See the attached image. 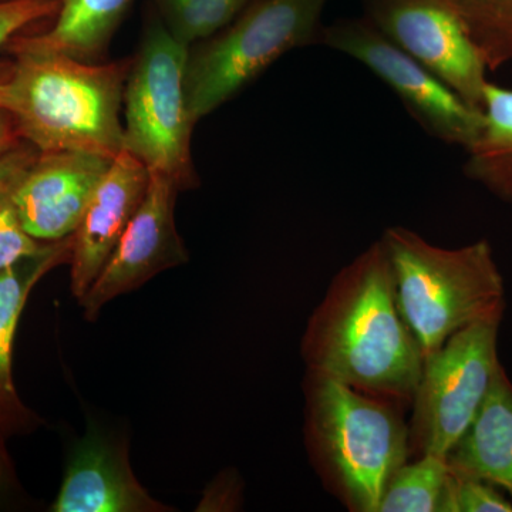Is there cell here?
<instances>
[{
    "instance_id": "1",
    "label": "cell",
    "mask_w": 512,
    "mask_h": 512,
    "mask_svg": "<svg viewBox=\"0 0 512 512\" xmlns=\"http://www.w3.org/2000/svg\"><path fill=\"white\" fill-rule=\"evenodd\" d=\"M308 372L412 406L424 356L394 295L382 239L333 278L302 338Z\"/></svg>"
},
{
    "instance_id": "2",
    "label": "cell",
    "mask_w": 512,
    "mask_h": 512,
    "mask_svg": "<svg viewBox=\"0 0 512 512\" xmlns=\"http://www.w3.org/2000/svg\"><path fill=\"white\" fill-rule=\"evenodd\" d=\"M0 62V109L40 153L79 151L114 160L123 151L120 109L133 57L84 63L19 52Z\"/></svg>"
},
{
    "instance_id": "3",
    "label": "cell",
    "mask_w": 512,
    "mask_h": 512,
    "mask_svg": "<svg viewBox=\"0 0 512 512\" xmlns=\"http://www.w3.org/2000/svg\"><path fill=\"white\" fill-rule=\"evenodd\" d=\"M305 443L326 488L352 512H377L410 460L407 407L306 370Z\"/></svg>"
},
{
    "instance_id": "4",
    "label": "cell",
    "mask_w": 512,
    "mask_h": 512,
    "mask_svg": "<svg viewBox=\"0 0 512 512\" xmlns=\"http://www.w3.org/2000/svg\"><path fill=\"white\" fill-rule=\"evenodd\" d=\"M382 242L397 306L424 359L458 330L503 320L504 279L488 242L440 248L403 227L387 229Z\"/></svg>"
},
{
    "instance_id": "5",
    "label": "cell",
    "mask_w": 512,
    "mask_h": 512,
    "mask_svg": "<svg viewBox=\"0 0 512 512\" xmlns=\"http://www.w3.org/2000/svg\"><path fill=\"white\" fill-rule=\"evenodd\" d=\"M328 0H255L234 22L188 49L185 97L198 123L293 49L320 37Z\"/></svg>"
},
{
    "instance_id": "6",
    "label": "cell",
    "mask_w": 512,
    "mask_h": 512,
    "mask_svg": "<svg viewBox=\"0 0 512 512\" xmlns=\"http://www.w3.org/2000/svg\"><path fill=\"white\" fill-rule=\"evenodd\" d=\"M188 49L153 18L133 57L124 87L123 151L148 170L170 177L181 190L198 184L191 156L195 121L185 97Z\"/></svg>"
},
{
    "instance_id": "7",
    "label": "cell",
    "mask_w": 512,
    "mask_h": 512,
    "mask_svg": "<svg viewBox=\"0 0 512 512\" xmlns=\"http://www.w3.org/2000/svg\"><path fill=\"white\" fill-rule=\"evenodd\" d=\"M500 320H484L458 330L424 359L409 421L410 458H446L466 433L501 365Z\"/></svg>"
},
{
    "instance_id": "8",
    "label": "cell",
    "mask_w": 512,
    "mask_h": 512,
    "mask_svg": "<svg viewBox=\"0 0 512 512\" xmlns=\"http://www.w3.org/2000/svg\"><path fill=\"white\" fill-rule=\"evenodd\" d=\"M320 37L325 45L372 70L430 134L467 148L476 143L484 126L483 110L458 96L375 25L340 23L323 30Z\"/></svg>"
},
{
    "instance_id": "9",
    "label": "cell",
    "mask_w": 512,
    "mask_h": 512,
    "mask_svg": "<svg viewBox=\"0 0 512 512\" xmlns=\"http://www.w3.org/2000/svg\"><path fill=\"white\" fill-rule=\"evenodd\" d=\"M372 19L384 36L481 109L487 59L453 0H373Z\"/></svg>"
},
{
    "instance_id": "10",
    "label": "cell",
    "mask_w": 512,
    "mask_h": 512,
    "mask_svg": "<svg viewBox=\"0 0 512 512\" xmlns=\"http://www.w3.org/2000/svg\"><path fill=\"white\" fill-rule=\"evenodd\" d=\"M178 191L170 177L150 171L140 208L99 278L79 301L86 319H96L107 303L140 288L165 269L187 264L190 256L175 227Z\"/></svg>"
},
{
    "instance_id": "11",
    "label": "cell",
    "mask_w": 512,
    "mask_h": 512,
    "mask_svg": "<svg viewBox=\"0 0 512 512\" xmlns=\"http://www.w3.org/2000/svg\"><path fill=\"white\" fill-rule=\"evenodd\" d=\"M111 163L79 151L40 153L10 191L26 232L42 242L73 235Z\"/></svg>"
},
{
    "instance_id": "12",
    "label": "cell",
    "mask_w": 512,
    "mask_h": 512,
    "mask_svg": "<svg viewBox=\"0 0 512 512\" xmlns=\"http://www.w3.org/2000/svg\"><path fill=\"white\" fill-rule=\"evenodd\" d=\"M150 170L121 151L114 158L73 234L70 278L77 301L99 278L146 195Z\"/></svg>"
},
{
    "instance_id": "13",
    "label": "cell",
    "mask_w": 512,
    "mask_h": 512,
    "mask_svg": "<svg viewBox=\"0 0 512 512\" xmlns=\"http://www.w3.org/2000/svg\"><path fill=\"white\" fill-rule=\"evenodd\" d=\"M50 510L55 512H167L131 471L127 453L110 441L84 437L64 474Z\"/></svg>"
},
{
    "instance_id": "14",
    "label": "cell",
    "mask_w": 512,
    "mask_h": 512,
    "mask_svg": "<svg viewBox=\"0 0 512 512\" xmlns=\"http://www.w3.org/2000/svg\"><path fill=\"white\" fill-rule=\"evenodd\" d=\"M73 235L49 242L39 254L0 271V431L26 433L39 423L19 399L12 375V350L23 308L37 282L56 266L70 264Z\"/></svg>"
},
{
    "instance_id": "15",
    "label": "cell",
    "mask_w": 512,
    "mask_h": 512,
    "mask_svg": "<svg viewBox=\"0 0 512 512\" xmlns=\"http://www.w3.org/2000/svg\"><path fill=\"white\" fill-rule=\"evenodd\" d=\"M133 0H62L52 28L35 35H18L3 46L13 53H49L84 63H103L111 40Z\"/></svg>"
},
{
    "instance_id": "16",
    "label": "cell",
    "mask_w": 512,
    "mask_h": 512,
    "mask_svg": "<svg viewBox=\"0 0 512 512\" xmlns=\"http://www.w3.org/2000/svg\"><path fill=\"white\" fill-rule=\"evenodd\" d=\"M446 461L453 473L480 478L512 497V383L504 367Z\"/></svg>"
},
{
    "instance_id": "17",
    "label": "cell",
    "mask_w": 512,
    "mask_h": 512,
    "mask_svg": "<svg viewBox=\"0 0 512 512\" xmlns=\"http://www.w3.org/2000/svg\"><path fill=\"white\" fill-rule=\"evenodd\" d=\"M484 126L470 150L471 171L501 194L512 197V90L485 84Z\"/></svg>"
},
{
    "instance_id": "18",
    "label": "cell",
    "mask_w": 512,
    "mask_h": 512,
    "mask_svg": "<svg viewBox=\"0 0 512 512\" xmlns=\"http://www.w3.org/2000/svg\"><path fill=\"white\" fill-rule=\"evenodd\" d=\"M448 473L444 457L410 458L390 477L377 512H439Z\"/></svg>"
},
{
    "instance_id": "19",
    "label": "cell",
    "mask_w": 512,
    "mask_h": 512,
    "mask_svg": "<svg viewBox=\"0 0 512 512\" xmlns=\"http://www.w3.org/2000/svg\"><path fill=\"white\" fill-rule=\"evenodd\" d=\"M158 18L177 42L190 47L210 39L249 5V0H154Z\"/></svg>"
},
{
    "instance_id": "20",
    "label": "cell",
    "mask_w": 512,
    "mask_h": 512,
    "mask_svg": "<svg viewBox=\"0 0 512 512\" xmlns=\"http://www.w3.org/2000/svg\"><path fill=\"white\" fill-rule=\"evenodd\" d=\"M439 512H512V503L495 485L450 471Z\"/></svg>"
},
{
    "instance_id": "21",
    "label": "cell",
    "mask_w": 512,
    "mask_h": 512,
    "mask_svg": "<svg viewBox=\"0 0 512 512\" xmlns=\"http://www.w3.org/2000/svg\"><path fill=\"white\" fill-rule=\"evenodd\" d=\"M10 191L12 187L0 191V271L39 254L49 244L33 238L23 228Z\"/></svg>"
},
{
    "instance_id": "22",
    "label": "cell",
    "mask_w": 512,
    "mask_h": 512,
    "mask_svg": "<svg viewBox=\"0 0 512 512\" xmlns=\"http://www.w3.org/2000/svg\"><path fill=\"white\" fill-rule=\"evenodd\" d=\"M62 0H0V50L23 29L42 20H53Z\"/></svg>"
},
{
    "instance_id": "23",
    "label": "cell",
    "mask_w": 512,
    "mask_h": 512,
    "mask_svg": "<svg viewBox=\"0 0 512 512\" xmlns=\"http://www.w3.org/2000/svg\"><path fill=\"white\" fill-rule=\"evenodd\" d=\"M241 500V484L238 474L222 473L205 491L200 504L202 511L237 510Z\"/></svg>"
},
{
    "instance_id": "24",
    "label": "cell",
    "mask_w": 512,
    "mask_h": 512,
    "mask_svg": "<svg viewBox=\"0 0 512 512\" xmlns=\"http://www.w3.org/2000/svg\"><path fill=\"white\" fill-rule=\"evenodd\" d=\"M40 151L35 146L23 141L19 147L0 158V191L13 187L23 174L32 167Z\"/></svg>"
},
{
    "instance_id": "25",
    "label": "cell",
    "mask_w": 512,
    "mask_h": 512,
    "mask_svg": "<svg viewBox=\"0 0 512 512\" xmlns=\"http://www.w3.org/2000/svg\"><path fill=\"white\" fill-rule=\"evenodd\" d=\"M23 141L25 140L20 136L12 114L5 109H0V158L15 150Z\"/></svg>"
},
{
    "instance_id": "26",
    "label": "cell",
    "mask_w": 512,
    "mask_h": 512,
    "mask_svg": "<svg viewBox=\"0 0 512 512\" xmlns=\"http://www.w3.org/2000/svg\"><path fill=\"white\" fill-rule=\"evenodd\" d=\"M0 434H2V431H0ZM10 480H12V467H10L8 454H6L2 440H0V494L8 490Z\"/></svg>"
}]
</instances>
